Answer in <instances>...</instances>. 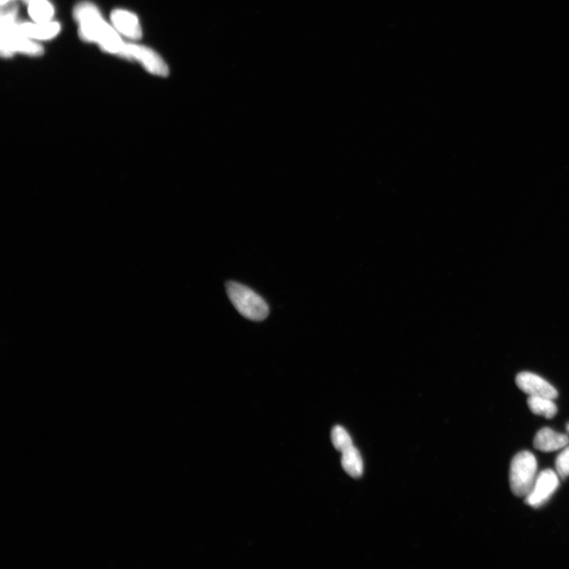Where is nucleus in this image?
Listing matches in <instances>:
<instances>
[{
    "mask_svg": "<svg viewBox=\"0 0 569 569\" xmlns=\"http://www.w3.org/2000/svg\"><path fill=\"white\" fill-rule=\"evenodd\" d=\"M26 3H30L31 2L33 1V0H23Z\"/></svg>",
    "mask_w": 569,
    "mask_h": 569,
    "instance_id": "17",
    "label": "nucleus"
},
{
    "mask_svg": "<svg viewBox=\"0 0 569 569\" xmlns=\"http://www.w3.org/2000/svg\"><path fill=\"white\" fill-rule=\"evenodd\" d=\"M537 461L530 452H521L511 463L509 484L511 492L518 497H526L537 478Z\"/></svg>",
    "mask_w": 569,
    "mask_h": 569,
    "instance_id": "4",
    "label": "nucleus"
},
{
    "mask_svg": "<svg viewBox=\"0 0 569 569\" xmlns=\"http://www.w3.org/2000/svg\"><path fill=\"white\" fill-rule=\"evenodd\" d=\"M28 14L37 23H47L53 18L54 9L48 0H33L28 3Z\"/></svg>",
    "mask_w": 569,
    "mask_h": 569,
    "instance_id": "13",
    "label": "nucleus"
},
{
    "mask_svg": "<svg viewBox=\"0 0 569 569\" xmlns=\"http://www.w3.org/2000/svg\"><path fill=\"white\" fill-rule=\"evenodd\" d=\"M556 470L557 475L563 479L569 476V446L556 458Z\"/></svg>",
    "mask_w": 569,
    "mask_h": 569,
    "instance_id": "15",
    "label": "nucleus"
},
{
    "mask_svg": "<svg viewBox=\"0 0 569 569\" xmlns=\"http://www.w3.org/2000/svg\"><path fill=\"white\" fill-rule=\"evenodd\" d=\"M566 430H567L568 434H569V423L567 424V425H566Z\"/></svg>",
    "mask_w": 569,
    "mask_h": 569,
    "instance_id": "18",
    "label": "nucleus"
},
{
    "mask_svg": "<svg viewBox=\"0 0 569 569\" xmlns=\"http://www.w3.org/2000/svg\"><path fill=\"white\" fill-rule=\"evenodd\" d=\"M553 400L538 396H529L527 405L534 415L551 419L557 413V407Z\"/></svg>",
    "mask_w": 569,
    "mask_h": 569,
    "instance_id": "12",
    "label": "nucleus"
},
{
    "mask_svg": "<svg viewBox=\"0 0 569 569\" xmlns=\"http://www.w3.org/2000/svg\"><path fill=\"white\" fill-rule=\"evenodd\" d=\"M111 21L117 30L124 36L131 39L142 37L139 19L134 14L124 10H115L111 14Z\"/></svg>",
    "mask_w": 569,
    "mask_h": 569,
    "instance_id": "8",
    "label": "nucleus"
},
{
    "mask_svg": "<svg viewBox=\"0 0 569 569\" xmlns=\"http://www.w3.org/2000/svg\"><path fill=\"white\" fill-rule=\"evenodd\" d=\"M568 443L567 435L556 433L550 428H544L534 438V447L543 452H551L566 447Z\"/></svg>",
    "mask_w": 569,
    "mask_h": 569,
    "instance_id": "9",
    "label": "nucleus"
},
{
    "mask_svg": "<svg viewBox=\"0 0 569 569\" xmlns=\"http://www.w3.org/2000/svg\"><path fill=\"white\" fill-rule=\"evenodd\" d=\"M18 8L15 5L2 10L1 13V43L0 51L3 57H10L15 53H22L31 56L43 53L41 45L30 41L22 35L17 28L16 17Z\"/></svg>",
    "mask_w": 569,
    "mask_h": 569,
    "instance_id": "2",
    "label": "nucleus"
},
{
    "mask_svg": "<svg viewBox=\"0 0 569 569\" xmlns=\"http://www.w3.org/2000/svg\"><path fill=\"white\" fill-rule=\"evenodd\" d=\"M17 28L26 38L48 40L54 38L60 31V26L58 22L47 23H20L17 25Z\"/></svg>",
    "mask_w": 569,
    "mask_h": 569,
    "instance_id": "10",
    "label": "nucleus"
},
{
    "mask_svg": "<svg viewBox=\"0 0 569 569\" xmlns=\"http://www.w3.org/2000/svg\"><path fill=\"white\" fill-rule=\"evenodd\" d=\"M226 287L229 300L244 318L254 321H262L267 318V304L255 291L236 281H229Z\"/></svg>",
    "mask_w": 569,
    "mask_h": 569,
    "instance_id": "3",
    "label": "nucleus"
},
{
    "mask_svg": "<svg viewBox=\"0 0 569 569\" xmlns=\"http://www.w3.org/2000/svg\"><path fill=\"white\" fill-rule=\"evenodd\" d=\"M341 463L344 470L353 478H359L363 474V461L360 452L354 446L343 452Z\"/></svg>",
    "mask_w": 569,
    "mask_h": 569,
    "instance_id": "11",
    "label": "nucleus"
},
{
    "mask_svg": "<svg viewBox=\"0 0 569 569\" xmlns=\"http://www.w3.org/2000/svg\"><path fill=\"white\" fill-rule=\"evenodd\" d=\"M559 486V475L550 469L542 471L537 476L531 492L525 497V503L532 508L541 507L549 501Z\"/></svg>",
    "mask_w": 569,
    "mask_h": 569,
    "instance_id": "6",
    "label": "nucleus"
},
{
    "mask_svg": "<svg viewBox=\"0 0 569 569\" xmlns=\"http://www.w3.org/2000/svg\"><path fill=\"white\" fill-rule=\"evenodd\" d=\"M79 24V34L88 42H94L108 53L120 55L125 44L116 31L107 24L94 5L82 3L74 11Z\"/></svg>",
    "mask_w": 569,
    "mask_h": 569,
    "instance_id": "1",
    "label": "nucleus"
},
{
    "mask_svg": "<svg viewBox=\"0 0 569 569\" xmlns=\"http://www.w3.org/2000/svg\"><path fill=\"white\" fill-rule=\"evenodd\" d=\"M119 56L140 62L149 72L156 76L165 77L169 74V67L162 57L145 46L125 44Z\"/></svg>",
    "mask_w": 569,
    "mask_h": 569,
    "instance_id": "5",
    "label": "nucleus"
},
{
    "mask_svg": "<svg viewBox=\"0 0 569 569\" xmlns=\"http://www.w3.org/2000/svg\"><path fill=\"white\" fill-rule=\"evenodd\" d=\"M10 1V0H1V5H2V6H3H3H4L5 4H7V3H9Z\"/></svg>",
    "mask_w": 569,
    "mask_h": 569,
    "instance_id": "16",
    "label": "nucleus"
},
{
    "mask_svg": "<svg viewBox=\"0 0 569 569\" xmlns=\"http://www.w3.org/2000/svg\"><path fill=\"white\" fill-rule=\"evenodd\" d=\"M331 440L336 450L342 453L353 445V441L347 431L340 425H337L331 431Z\"/></svg>",
    "mask_w": 569,
    "mask_h": 569,
    "instance_id": "14",
    "label": "nucleus"
},
{
    "mask_svg": "<svg viewBox=\"0 0 569 569\" xmlns=\"http://www.w3.org/2000/svg\"><path fill=\"white\" fill-rule=\"evenodd\" d=\"M517 386L529 396H538L555 399L559 396L557 390L541 377L534 373L522 372L516 378Z\"/></svg>",
    "mask_w": 569,
    "mask_h": 569,
    "instance_id": "7",
    "label": "nucleus"
}]
</instances>
